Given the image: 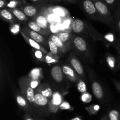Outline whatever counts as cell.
Returning <instances> with one entry per match:
<instances>
[{
  "mask_svg": "<svg viewBox=\"0 0 120 120\" xmlns=\"http://www.w3.org/2000/svg\"><path fill=\"white\" fill-rule=\"evenodd\" d=\"M72 48L82 58L89 62H93V55L91 47L87 41L80 35H73Z\"/></svg>",
  "mask_w": 120,
  "mask_h": 120,
  "instance_id": "obj_1",
  "label": "cell"
},
{
  "mask_svg": "<svg viewBox=\"0 0 120 120\" xmlns=\"http://www.w3.org/2000/svg\"><path fill=\"white\" fill-rule=\"evenodd\" d=\"M95 5L97 12L99 14L102 22L107 25L111 26L113 21V15H112L109 6L104 0H92Z\"/></svg>",
  "mask_w": 120,
  "mask_h": 120,
  "instance_id": "obj_2",
  "label": "cell"
},
{
  "mask_svg": "<svg viewBox=\"0 0 120 120\" xmlns=\"http://www.w3.org/2000/svg\"><path fill=\"white\" fill-rule=\"evenodd\" d=\"M49 99L37 91H35L34 109L39 115H46L50 112L49 108Z\"/></svg>",
  "mask_w": 120,
  "mask_h": 120,
  "instance_id": "obj_3",
  "label": "cell"
},
{
  "mask_svg": "<svg viewBox=\"0 0 120 120\" xmlns=\"http://www.w3.org/2000/svg\"><path fill=\"white\" fill-rule=\"evenodd\" d=\"M19 85L20 91L22 93L27 101L34 108V101H35V90L33 89L27 82L25 76H22L19 80Z\"/></svg>",
  "mask_w": 120,
  "mask_h": 120,
  "instance_id": "obj_4",
  "label": "cell"
},
{
  "mask_svg": "<svg viewBox=\"0 0 120 120\" xmlns=\"http://www.w3.org/2000/svg\"><path fill=\"white\" fill-rule=\"evenodd\" d=\"M21 31L25 35H26L27 36L30 37V38H32V40H35V41L38 42L39 44H40L41 45L43 46L48 51L49 50L48 40H46L44 36H43V35L40 34L39 33L37 32H35L34 31L32 30L27 25H25L22 27L21 28Z\"/></svg>",
  "mask_w": 120,
  "mask_h": 120,
  "instance_id": "obj_5",
  "label": "cell"
},
{
  "mask_svg": "<svg viewBox=\"0 0 120 120\" xmlns=\"http://www.w3.org/2000/svg\"><path fill=\"white\" fill-rule=\"evenodd\" d=\"M82 7L86 14L90 17V18L102 21L101 18L92 0H82Z\"/></svg>",
  "mask_w": 120,
  "mask_h": 120,
  "instance_id": "obj_6",
  "label": "cell"
},
{
  "mask_svg": "<svg viewBox=\"0 0 120 120\" xmlns=\"http://www.w3.org/2000/svg\"><path fill=\"white\" fill-rule=\"evenodd\" d=\"M14 95L18 105L19 106L20 108L23 110L25 111L26 112L32 114L35 111L34 107L31 105L26 100V99L23 96L21 91H18L17 89L14 90Z\"/></svg>",
  "mask_w": 120,
  "mask_h": 120,
  "instance_id": "obj_7",
  "label": "cell"
},
{
  "mask_svg": "<svg viewBox=\"0 0 120 120\" xmlns=\"http://www.w3.org/2000/svg\"><path fill=\"white\" fill-rule=\"evenodd\" d=\"M68 61L70 63V66L77 73L80 78L84 81L86 80L85 72H84V68L79 59L76 57V56H75V55L71 53L68 57Z\"/></svg>",
  "mask_w": 120,
  "mask_h": 120,
  "instance_id": "obj_8",
  "label": "cell"
},
{
  "mask_svg": "<svg viewBox=\"0 0 120 120\" xmlns=\"http://www.w3.org/2000/svg\"><path fill=\"white\" fill-rule=\"evenodd\" d=\"M31 20L35 21L40 27L46 30H50V24L48 20L45 12V9L42 8L37 14Z\"/></svg>",
  "mask_w": 120,
  "mask_h": 120,
  "instance_id": "obj_9",
  "label": "cell"
},
{
  "mask_svg": "<svg viewBox=\"0 0 120 120\" xmlns=\"http://www.w3.org/2000/svg\"><path fill=\"white\" fill-rule=\"evenodd\" d=\"M89 74H90V78L91 81V89L94 95L97 100H102L104 97V91L103 87H101L100 82L97 81L96 79H95L94 75L91 72L89 73Z\"/></svg>",
  "mask_w": 120,
  "mask_h": 120,
  "instance_id": "obj_10",
  "label": "cell"
},
{
  "mask_svg": "<svg viewBox=\"0 0 120 120\" xmlns=\"http://www.w3.org/2000/svg\"><path fill=\"white\" fill-rule=\"evenodd\" d=\"M71 31L73 33L77 35L83 34L89 36L87 29L86 22L80 20V19H74L73 20L71 25Z\"/></svg>",
  "mask_w": 120,
  "mask_h": 120,
  "instance_id": "obj_11",
  "label": "cell"
},
{
  "mask_svg": "<svg viewBox=\"0 0 120 120\" xmlns=\"http://www.w3.org/2000/svg\"><path fill=\"white\" fill-rule=\"evenodd\" d=\"M42 7L38 5H32V4H23L19 7V9H21L25 14H26L28 18H31L35 16L38 13V12L41 10Z\"/></svg>",
  "mask_w": 120,
  "mask_h": 120,
  "instance_id": "obj_12",
  "label": "cell"
},
{
  "mask_svg": "<svg viewBox=\"0 0 120 120\" xmlns=\"http://www.w3.org/2000/svg\"><path fill=\"white\" fill-rule=\"evenodd\" d=\"M63 102L62 95L58 92L53 93L52 98L49 102V111L50 112L55 113L58 111L60 105Z\"/></svg>",
  "mask_w": 120,
  "mask_h": 120,
  "instance_id": "obj_13",
  "label": "cell"
},
{
  "mask_svg": "<svg viewBox=\"0 0 120 120\" xmlns=\"http://www.w3.org/2000/svg\"><path fill=\"white\" fill-rule=\"evenodd\" d=\"M50 75L53 80L56 83H62L64 80V75L63 74L62 67L59 65H55L53 66L50 71Z\"/></svg>",
  "mask_w": 120,
  "mask_h": 120,
  "instance_id": "obj_14",
  "label": "cell"
},
{
  "mask_svg": "<svg viewBox=\"0 0 120 120\" xmlns=\"http://www.w3.org/2000/svg\"><path fill=\"white\" fill-rule=\"evenodd\" d=\"M56 35L58 38L68 47L69 50L72 48L73 37V34L66 31H60V32L57 33Z\"/></svg>",
  "mask_w": 120,
  "mask_h": 120,
  "instance_id": "obj_15",
  "label": "cell"
},
{
  "mask_svg": "<svg viewBox=\"0 0 120 120\" xmlns=\"http://www.w3.org/2000/svg\"><path fill=\"white\" fill-rule=\"evenodd\" d=\"M62 69H63L64 76L66 77V78H68L71 82H77V81L80 79V77L71 66L64 65L62 66Z\"/></svg>",
  "mask_w": 120,
  "mask_h": 120,
  "instance_id": "obj_16",
  "label": "cell"
},
{
  "mask_svg": "<svg viewBox=\"0 0 120 120\" xmlns=\"http://www.w3.org/2000/svg\"><path fill=\"white\" fill-rule=\"evenodd\" d=\"M26 25L28 26L29 28H30L32 30L39 33L40 34H41V35H42L43 36H44L45 37L50 36V35H51V34H50V30H46V29H43L42 27H40L35 21H34V20H30V21H28L26 24Z\"/></svg>",
  "mask_w": 120,
  "mask_h": 120,
  "instance_id": "obj_17",
  "label": "cell"
},
{
  "mask_svg": "<svg viewBox=\"0 0 120 120\" xmlns=\"http://www.w3.org/2000/svg\"><path fill=\"white\" fill-rule=\"evenodd\" d=\"M21 34L22 35V36H23V38H24V40H25L26 42L30 46V47H32L34 49H38V50L41 51L43 52V53H45V54H48L49 52L47 50L46 48H45L43 46L41 45L40 44H39L38 42H37L36 41H35V40H32V38H30V37H29L28 36H27L26 35H25V34H23L22 32H20Z\"/></svg>",
  "mask_w": 120,
  "mask_h": 120,
  "instance_id": "obj_18",
  "label": "cell"
},
{
  "mask_svg": "<svg viewBox=\"0 0 120 120\" xmlns=\"http://www.w3.org/2000/svg\"><path fill=\"white\" fill-rule=\"evenodd\" d=\"M86 24L88 34H89V36H91L94 40H96V41H101L102 42L105 43V41H106V40H105V37L102 36L89 23L86 22Z\"/></svg>",
  "mask_w": 120,
  "mask_h": 120,
  "instance_id": "obj_19",
  "label": "cell"
},
{
  "mask_svg": "<svg viewBox=\"0 0 120 120\" xmlns=\"http://www.w3.org/2000/svg\"><path fill=\"white\" fill-rule=\"evenodd\" d=\"M8 9L14 14V15L18 21H20L22 23L28 22V21L29 18L19 8H8Z\"/></svg>",
  "mask_w": 120,
  "mask_h": 120,
  "instance_id": "obj_20",
  "label": "cell"
},
{
  "mask_svg": "<svg viewBox=\"0 0 120 120\" xmlns=\"http://www.w3.org/2000/svg\"><path fill=\"white\" fill-rule=\"evenodd\" d=\"M0 16L3 20L10 22L11 24L16 22V21H18L15 16L14 15V14L9 9H5V8L1 9Z\"/></svg>",
  "mask_w": 120,
  "mask_h": 120,
  "instance_id": "obj_21",
  "label": "cell"
},
{
  "mask_svg": "<svg viewBox=\"0 0 120 120\" xmlns=\"http://www.w3.org/2000/svg\"><path fill=\"white\" fill-rule=\"evenodd\" d=\"M35 91H37L41 93L42 95H44L45 96L48 98V99H50V100L52 98L54 93L53 92L51 88L46 84H41L37 88V89H35Z\"/></svg>",
  "mask_w": 120,
  "mask_h": 120,
  "instance_id": "obj_22",
  "label": "cell"
},
{
  "mask_svg": "<svg viewBox=\"0 0 120 120\" xmlns=\"http://www.w3.org/2000/svg\"><path fill=\"white\" fill-rule=\"evenodd\" d=\"M49 38L54 42V43L56 44V45L59 48V49L63 53L66 54V52H68L69 51V49H68V47L58 38L57 36H56V34H51L50 36H49Z\"/></svg>",
  "mask_w": 120,
  "mask_h": 120,
  "instance_id": "obj_23",
  "label": "cell"
},
{
  "mask_svg": "<svg viewBox=\"0 0 120 120\" xmlns=\"http://www.w3.org/2000/svg\"><path fill=\"white\" fill-rule=\"evenodd\" d=\"M48 44H49V51L52 54H53L55 56H56L57 58L62 57L64 55V53L62 52L58 47L56 45L55 43L50 40L49 38H48Z\"/></svg>",
  "mask_w": 120,
  "mask_h": 120,
  "instance_id": "obj_24",
  "label": "cell"
},
{
  "mask_svg": "<svg viewBox=\"0 0 120 120\" xmlns=\"http://www.w3.org/2000/svg\"><path fill=\"white\" fill-rule=\"evenodd\" d=\"M27 76L31 80H39L41 81L43 77V72L42 68H35L32 69L30 72L27 75Z\"/></svg>",
  "mask_w": 120,
  "mask_h": 120,
  "instance_id": "obj_25",
  "label": "cell"
},
{
  "mask_svg": "<svg viewBox=\"0 0 120 120\" xmlns=\"http://www.w3.org/2000/svg\"><path fill=\"white\" fill-rule=\"evenodd\" d=\"M53 12L56 15H58L60 18H63V20L66 18H69V14L66 10L62 8H59V7H55L54 9H53Z\"/></svg>",
  "mask_w": 120,
  "mask_h": 120,
  "instance_id": "obj_26",
  "label": "cell"
},
{
  "mask_svg": "<svg viewBox=\"0 0 120 120\" xmlns=\"http://www.w3.org/2000/svg\"><path fill=\"white\" fill-rule=\"evenodd\" d=\"M59 61L58 58L56 56L52 54L50 52L46 54L45 56V62L48 64L49 65L55 64Z\"/></svg>",
  "mask_w": 120,
  "mask_h": 120,
  "instance_id": "obj_27",
  "label": "cell"
},
{
  "mask_svg": "<svg viewBox=\"0 0 120 120\" xmlns=\"http://www.w3.org/2000/svg\"><path fill=\"white\" fill-rule=\"evenodd\" d=\"M33 53H34L35 57L37 60H38L40 61H42V62H45L46 54L45 53H43L41 51L35 49H33Z\"/></svg>",
  "mask_w": 120,
  "mask_h": 120,
  "instance_id": "obj_28",
  "label": "cell"
},
{
  "mask_svg": "<svg viewBox=\"0 0 120 120\" xmlns=\"http://www.w3.org/2000/svg\"><path fill=\"white\" fill-rule=\"evenodd\" d=\"M25 78V80H26L27 82L28 83V84L32 87L34 89H37L38 87L41 84V81L39 80H31V79L29 78L27 75L26 76H24Z\"/></svg>",
  "mask_w": 120,
  "mask_h": 120,
  "instance_id": "obj_29",
  "label": "cell"
},
{
  "mask_svg": "<svg viewBox=\"0 0 120 120\" xmlns=\"http://www.w3.org/2000/svg\"><path fill=\"white\" fill-rule=\"evenodd\" d=\"M108 115L110 120H120V112L118 110L112 109L109 112Z\"/></svg>",
  "mask_w": 120,
  "mask_h": 120,
  "instance_id": "obj_30",
  "label": "cell"
},
{
  "mask_svg": "<svg viewBox=\"0 0 120 120\" xmlns=\"http://www.w3.org/2000/svg\"><path fill=\"white\" fill-rule=\"evenodd\" d=\"M77 88H78L79 91L81 93L84 94V93L87 92L86 85V83L85 82H84V80L80 78L79 80V81H77Z\"/></svg>",
  "mask_w": 120,
  "mask_h": 120,
  "instance_id": "obj_31",
  "label": "cell"
},
{
  "mask_svg": "<svg viewBox=\"0 0 120 120\" xmlns=\"http://www.w3.org/2000/svg\"><path fill=\"white\" fill-rule=\"evenodd\" d=\"M5 71L4 70V68L3 64L1 62V94L2 92V89H3L5 85Z\"/></svg>",
  "mask_w": 120,
  "mask_h": 120,
  "instance_id": "obj_32",
  "label": "cell"
},
{
  "mask_svg": "<svg viewBox=\"0 0 120 120\" xmlns=\"http://www.w3.org/2000/svg\"><path fill=\"white\" fill-rule=\"evenodd\" d=\"M11 31L13 34H17V33L20 32L21 30V28L20 27V25L18 23L14 22V23H11L10 26Z\"/></svg>",
  "mask_w": 120,
  "mask_h": 120,
  "instance_id": "obj_33",
  "label": "cell"
},
{
  "mask_svg": "<svg viewBox=\"0 0 120 120\" xmlns=\"http://www.w3.org/2000/svg\"><path fill=\"white\" fill-rule=\"evenodd\" d=\"M72 22L73 20L71 21L70 20V18H66L64 20H63V23H62V25H63V27L66 29H71V25H72Z\"/></svg>",
  "mask_w": 120,
  "mask_h": 120,
  "instance_id": "obj_34",
  "label": "cell"
},
{
  "mask_svg": "<svg viewBox=\"0 0 120 120\" xmlns=\"http://www.w3.org/2000/svg\"><path fill=\"white\" fill-rule=\"evenodd\" d=\"M107 62L108 63H109L110 67H111L112 69H114L115 67H116V59H115L114 57H112V56H109V57L107 58Z\"/></svg>",
  "mask_w": 120,
  "mask_h": 120,
  "instance_id": "obj_35",
  "label": "cell"
},
{
  "mask_svg": "<svg viewBox=\"0 0 120 120\" xmlns=\"http://www.w3.org/2000/svg\"><path fill=\"white\" fill-rule=\"evenodd\" d=\"M115 24L120 32V11L117 12L115 17Z\"/></svg>",
  "mask_w": 120,
  "mask_h": 120,
  "instance_id": "obj_36",
  "label": "cell"
},
{
  "mask_svg": "<svg viewBox=\"0 0 120 120\" xmlns=\"http://www.w3.org/2000/svg\"><path fill=\"white\" fill-rule=\"evenodd\" d=\"M59 108L61 109H63V110H67V109H71V107L68 102L63 101L60 105Z\"/></svg>",
  "mask_w": 120,
  "mask_h": 120,
  "instance_id": "obj_37",
  "label": "cell"
},
{
  "mask_svg": "<svg viewBox=\"0 0 120 120\" xmlns=\"http://www.w3.org/2000/svg\"><path fill=\"white\" fill-rule=\"evenodd\" d=\"M91 96L90 94H87V92L84 93L82 95V100L84 102H89L91 101Z\"/></svg>",
  "mask_w": 120,
  "mask_h": 120,
  "instance_id": "obj_38",
  "label": "cell"
},
{
  "mask_svg": "<svg viewBox=\"0 0 120 120\" xmlns=\"http://www.w3.org/2000/svg\"><path fill=\"white\" fill-rule=\"evenodd\" d=\"M30 1L34 2L35 4L38 5L42 7V6L45 5L46 4H48L49 0H30Z\"/></svg>",
  "mask_w": 120,
  "mask_h": 120,
  "instance_id": "obj_39",
  "label": "cell"
},
{
  "mask_svg": "<svg viewBox=\"0 0 120 120\" xmlns=\"http://www.w3.org/2000/svg\"><path fill=\"white\" fill-rule=\"evenodd\" d=\"M18 4V1L16 0H12L7 5V7H9V8H16V6Z\"/></svg>",
  "mask_w": 120,
  "mask_h": 120,
  "instance_id": "obj_40",
  "label": "cell"
},
{
  "mask_svg": "<svg viewBox=\"0 0 120 120\" xmlns=\"http://www.w3.org/2000/svg\"><path fill=\"white\" fill-rule=\"evenodd\" d=\"M104 1L109 6V8H112L115 5L116 2V0H104Z\"/></svg>",
  "mask_w": 120,
  "mask_h": 120,
  "instance_id": "obj_41",
  "label": "cell"
},
{
  "mask_svg": "<svg viewBox=\"0 0 120 120\" xmlns=\"http://www.w3.org/2000/svg\"><path fill=\"white\" fill-rule=\"evenodd\" d=\"M112 81H113L114 84V85L116 86V88L118 89V91L120 92V82H119V81H117V80H114V79L112 80Z\"/></svg>",
  "mask_w": 120,
  "mask_h": 120,
  "instance_id": "obj_42",
  "label": "cell"
},
{
  "mask_svg": "<svg viewBox=\"0 0 120 120\" xmlns=\"http://www.w3.org/2000/svg\"><path fill=\"white\" fill-rule=\"evenodd\" d=\"M7 0H0V8L1 9H4V7L7 5Z\"/></svg>",
  "mask_w": 120,
  "mask_h": 120,
  "instance_id": "obj_43",
  "label": "cell"
},
{
  "mask_svg": "<svg viewBox=\"0 0 120 120\" xmlns=\"http://www.w3.org/2000/svg\"><path fill=\"white\" fill-rule=\"evenodd\" d=\"M24 120H34L31 116H30V114L28 112L25 113V115L24 116Z\"/></svg>",
  "mask_w": 120,
  "mask_h": 120,
  "instance_id": "obj_44",
  "label": "cell"
},
{
  "mask_svg": "<svg viewBox=\"0 0 120 120\" xmlns=\"http://www.w3.org/2000/svg\"><path fill=\"white\" fill-rule=\"evenodd\" d=\"M115 47H116V49H117V50H118V52H119L120 54V43L116 44V46H115Z\"/></svg>",
  "mask_w": 120,
  "mask_h": 120,
  "instance_id": "obj_45",
  "label": "cell"
},
{
  "mask_svg": "<svg viewBox=\"0 0 120 120\" xmlns=\"http://www.w3.org/2000/svg\"><path fill=\"white\" fill-rule=\"evenodd\" d=\"M101 120H109V115H108V114L105 115L104 116H103V118Z\"/></svg>",
  "mask_w": 120,
  "mask_h": 120,
  "instance_id": "obj_46",
  "label": "cell"
},
{
  "mask_svg": "<svg viewBox=\"0 0 120 120\" xmlns=\"http://www.w3.org/2000/svg\"><path fill=\"white\" fill-rule=\"evenodd\" d=\"M70 120H82V118L80 116H76V117L73 118H72Z\"/></svg>",
  "mask_w": 120,
  "mask_h": 120,
  "instance_id": "obj_47",
  "label": "cell"
},
{
  "mask_svg": "<svg viewBox=\"0 0 120 120\" xmlns=\"http://www.w3.org/2000/svg\"><path fill=\"white\" fill-rule=\"evenodd\" d=\"M64 1H67V2H71V3H73V2H76V0H64Z\"/></svg>",
  "mask_w": 120,
  "mask_h": 120,
  "instance_id": "obj_48",
  "label": "cell"
},
{
  "mask_svg": "<svg viewBox=\"0 0 120 120\" xmlns=\"http://www.w3.org/2000/svg\"><path fill=\"white\" fill-rule=\"evenodd\" d=\"M55 1H57V2H60V1H62V0H55Z\"/></svg>",
  "mask_w": 120,
  "mask_h": 120,
  "instance_id": "obj_49",
  "label": "cell"
},
{
  "mask_svg": "<svg viewBox=\"0 0 120 120\" xmlns=\"http://www.w3.org/2000/svg\"><path fill=\"white\" fill-rule=\"evenodd\" d=\"M36 120H41V119H40V118H38V119L36 118Z\"/></svg>",
  "mask_w": 120,
  "mask_h": 120,
  "instance_id": "obj_50",
  "label": "cell"
}]
</instances>
